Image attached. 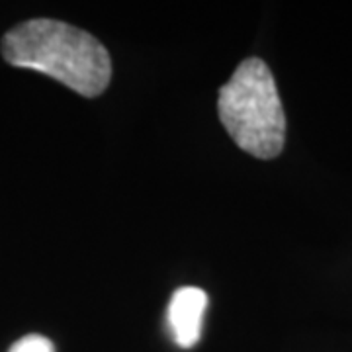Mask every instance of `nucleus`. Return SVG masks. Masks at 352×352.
Segmentation results:
<instances>
[{
	"label": "nucleus",
	"mask_w": 352,
	"mask_h": 352,
	"mask_svg": "<svg viewBox=\"0 0 352 352\" xmlns=\"http://www.w3.org/2000/svg\"><path fill=\"white\" fill-rule=\"evenodd\" d=\"M0 47L6 63L43 73L87 98L100 96L112 78L108 50L92 34L59 20L14 25Z\"/></svg>",
	"instance_id": "f257e3e1"
},
{
	"label": "nucleus",
	"mask_w": 352,
	"mask_h": 352,
	"mask_svg": "<svg viewBox=\"0 0 352 352\" xmlns=\"http://www.w3.org/2000/svg\"><path fill=\"white\" fill-rule=\"evenodd\" d=\"M219 120L239 149L256 159H274L284 149L286 113L276 80L258 57L245 59L219 88Z\"/></svg>",
	"instance_id": "f03ea898"
},
{
	"label": "nucleus",
	"mask_w": 352,
	"mask_h": 352,
	"mask_svg": "<svg viewBox=\"0 0 352 352\" xmlns=\"http://www.w3.org/2000/svg\"><path fill=\"white\" fill-rule=\"evenodd\" d=\"M206 307L208 294L201 288L186 286L173 294L166 311V321L178 346L192 349L194 344H198Z\"/></svg>",
	"instance_id": "7ed1b4c3"
},
{
	"label": "nucleus",
	"mask_w": 352,
	"mask_h": 352,
	"mask_svg": "<svg viewBox=\"0 0 352 352\" xmlns=\"http://www.w3.org/2000/svg\"><path fill=\"white\" fill-rule=\"evenodd\" d=\"M8 352H55V346L43 335H25L20 340H16Z\"/></svg>",
	"instance_id": "20e7f679"
}]
</instances>
